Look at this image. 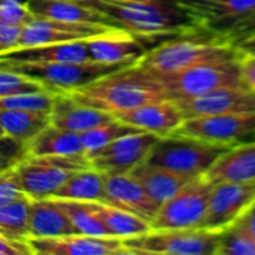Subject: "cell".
I'll list each match as a JSON object with an SVG mask.
<instances>
[{
	"instance_id": "24",
	"label": "cell",
	"mask_w": 255,
	"mask_h": 255,
	"mask_svg": "<svg viewBox=\"0 0 255 255\" xmlns=\"http://www.w3.org/2000/svg\"><path fill=\"white\" fill-rule=\"evenodd\" d=\"M78 235L64 211L54 199H31L28 211V238H57Z\"/></svg>"
},
{
	"instance_id": "5",
	"label": "cell",
	"mask_w": 255,
	"mask_h": 255,
	"mask_svg": "<svg viewBox=\"0 0 255 255\" xmlns=\"http://www.w3.org/2000/svg\"><path fill=\"white\" fill-rule=\"evenodd\" d=\"M227 146L209 143L200 139L169 134L160 137L152 146L145 163L157 166L187 178L205 175Z\"/></svg>"
},
{
	"instance_id": "38",
	"label": "cell",
	"mask_w": 255,
	"mask_h": 255,
	"mask_svg": "<svg viewBox=\"0 0 255 255\" xmlns=\"http://www.w3.org/2000/svg\"><path fill=\"white\" fill-rule=\"evenodd\" d=\"M21 28H22L21 25L0 21V52L16 48Z\"/></svg>"
},
{
	"instance_id": "18",
	"label": "cell",
	"mask_w": 255,
	"mask_h": 255,
	"mask_svg": "<svg viewBox=\"0 0 255 255\" xmlns=\"http://www.w3.org/2000/svg\"><path fill=\"white\" fill-rule=\"evenodd\" d=\"M103 203L128 211L148 223L158 211V206L149 199L140 182L130 173H103Z\"/></svg>"
},
{
	"instance_id": "16",
	"label": "cell",
	"mask_w": 255,
	"mask_h": 255,
	"mask_svg": "<svg viewBox=\"0 0 255 255\" xmlns=\"http://www.w3.org/2000/svg\"><path fill=\"white\" fill-rule=\"evenodd\" d=\"M33 255H117L128 254L123 239L111 236L67 235L57 238H27Z\"/></svg>"
},
{
	"instance_id": "1",
	"label": "cell",
	"mask_w": 255,
	"mask_h": 255,
	"mask_svg": "<svg viewBox=\"0 0 255 255\" xmlns=\"http://www.w3.org/2000/svg\"><path fill=\"white\" fill-rule=\"evenodd\" d=\"M82 3L103 12L117 27L140 36L169 39L176 34L194 36L205 31L199 15L175 0H91Z\"/></svg>"
},
{
	"instance_id": "28",
	"label": "cell",
	"mask_w": 255,
	"mask_h": 255,
	"mask_svg": "<svg viewBox=\"0 0 255 255\" xmlns=\"http://www.w3.org/2000/svg\"><path fill=\"white\" fill-rule=\"evenodd\" d=\"M51 197L82 200V202H105L103 173L94 169H85L73 173Z\"/></svg>"
},
{
	"instance_id": "7",
	"label": "cell",
	"mask_w": 255,
	"mask_h": 255,
	"mask_svg": "<svg viewBox=\"0 0 255 255\" xmlns=\"http://www.w3.org/2000/svg\"><path fill=\"white\" fill-rule=\"evenodd\" d=\"M85 154L75 155H28L15 172L22 191L31 199L51 197L73 173L90 169Z\"/></svg>"
},
{
	"instance_id": "32",
	"label": "cell",
	"mask_w": 255,
	"mask_h": 255,
	"mask_svg": "<svg viewBox=\"0 0 255 255\" xmlns=\"http://www.w3.org/2000/svg\"><path fill=\"white\" fill-rule=\"evenodd\" d=\"M139 131H143V130L136 128L133 126L126 124L115 118L109 123H105L102 126H97V127H93L90 130L79 133V137H81V142L84 146V154L87 157H90L91 154L102 149L103 146L114 142L115 139L130 134V133H139Z\"/></svg>"
},
{
	"instance_id": "21",
	"label": "cell",
	"mask_w": 255,
	"mask_h": 255,
	"mask_svg": "<svg viewBox=\"0 0 255 255\" xmlns=\"http://www.w3.org/2000/svg\"><path fill=\"white\" fill-rule=\"evenodd\" d=\"M49 120L55 127L82 133L115 120V115L78 103L67 94H55L54 105L49 112Z\"/></svg>"
},
{
	"instance_id": "41",
	"label": "cell",
	"mask_w": 255,
	"mask_h": 255,
	"mask_svg": "<svg viewBox=\"0 0 255 255\" xmlns=\"http://www.w3.org/2000/svg\"><path fill=\"white\" fill-rule=\"evenodd\" d=\"M242 229H245L251 236L255 238V200L251 203V206L242 214V217L236 221Z\"/></svg>"
},
{
	"instance_id": "9",
	"label": "cell",
	"mask_w": 255,
	"mask_h": 255,
	"mask_svg": "<svg viewBox=\"0 0 255 255\" xmlns=\"http://www.w3.org/2000/svg\"><path fill=\"white\" fill-rule=\"evenodd\" d=\"M212 185L205 175L191 179L158 208L155 217L149 221L151 230L200 229L208 211Z\"/></svg>"
},
{
	"instance_id": "45",
	"label": "cell",
	"mask_w": 255,
	"mask_h": 255,
	"mask_svg": "<svg viewBox=\"0 0 255 255\" xmlns=\"http://www.w3.org/2000/svg\"><path fill=\"white\" fill-rule=\"evenodd\" d=\"M79 1H91V0H79Z\"/></svg>"
},
{
	"instance_id": "30",
	"label": "cell",
	"mask_w": 255,
	"mask_h": 255,
	"mask_svg": "<svg viewBox=\"0 0 255 255\" xmlns=\"http://www.w3.org/2000/svg\"><path fill=\"white\" fill-rule=\"evenodd\" d=\"M55 203L64 211L72 224L76 227L78 233L90 236H109L108 229L102 223L100 217L93 208V202L82 200H69V199H55ZM112 238V236H111Z\"/></svg>"
},
{
	"instance_id": "13",
	"label": "cell",
	"mask_w": 255,
	"mask_h": 255,
	"mask_svg": "<svg viewBox=\"0 0 255 255\" xmlns=\"http://www.w3.org/2000/svg\"><path fill=\"white\" fill-rule=\"evenodd\" d=\"M255 200V182H217L212 185L203 230L221 232L235 224Z\"/></svg>"
},
{
	"instance_id": "27",
	"label": "cell",
	"mask_w": 255,
	"mask_h": 255,
	"mask_svg": "<svg viewBox=\"0 0 255 255\" xmlns=\"http://www.w3.org/2000/svg\"><path fill=\"white\" fill-rule=\"evenodd\" d=\"M93 208L100 217L105 227L108 229L109 236L112 238L126 239V238L143 235L151 230V226L146 220L128 211L115 208L108 203H100V202H93Z\"/></svg>"
},
{
	"instance_id": "3",
	"label": "cell",
	"mask_w": 255,
	"mask_h": 255,
	"mask_svg": "<svg viewBox=\"0 0 255 255\" xmlns=\"http://www.w3.org/2000/svg\"><path fill=\"white\" fill-rule=\"evenodd\" d=\"M242 51L220 37L167 39L151 48L134 66L151 76H163L211 61L239 58Z\"/></svg>"
},
{
	"instance_id": "33",
	"label": "cell",
	"mask_w": 255,
	"mask_h": 255,
	"mask_svg": "<svg viewBox=\"0 0 255 255\" xmlns=\"http://www.w3.org/2000/svg\"><path fill=\"white\" fill-rule=\"evenodd\" d=\"M215 255H255V238L235 223L218 232Z\"/></svg>"
},
{
	"instance_id": "39",
	"label": "cell",
	"mask_w": 255,
	"mask_h": 255,
	"mask_svg": "<svg viewBox=\"0 0 255 255\" xmlns=\"http://www.w3.org/2000/svg\"><path fill=\"white\" fill-rule=\"evenodd\" d=\"M239 64H241V76H242L244 87L255 93V55L242 52L239 58Z\"/></svg>"
},
{
	"instance_id": "6",
	"label": "cell",
	"mask_w": 255,
	"mask_h": 255,
	"mask_svg": "<svg viewBox=\"0 0 255 255\" xmlns=\"http://www.w3.org/2000/svg\"><path fill=\"white\" fill-rule=\"evenodd\" d=\"M128 67V64H106L99 61L84 63H0V69H9L24 75L54 94H67L85 87L109 73Z\"/></svg>"
},
{
	"instance_id": "23",
	"label": "cell",
	"mask_w": 255,
	"mask_h": 255,
	"mask_svg": "<svg viewBox=\"0 0 255 255\" xmlns=\"http://www.w3.org/2000/svg\"><path fill=\"white\" fill-rule=\"evenodd\" d=\"M36 18H48L70 22H90L117 27L109 16L79 0H24Z\"/></svg>"
},
{
	"instance_id": "40",
	"label": "cell",
	"mask_w": 255,
	"mask_h": 255,
	"mask_svg": "<svg viewBox=\"0 0 255 255\" xmlns=\"http://www.w3.org/2000/svg\"><path fill=\"white\" fill-rule=\"evenodd\" d=\"M0 255H33V251L25 242L12 241L0 235Z\"/></svg>"
},
{
	"instance_id": "8",
	"label": "cell",
	"mask_w": 255,
	"mask_h": 255,
	"mask_svg": "<svg viewBox=\"0 0 255 255\" xmlns=\"http://www.w3.org/2000/svg\"><path fill=\"white\" fill-rule=\"evenodd\" d=\"M218 233L203 229L149 230L123 239L128 254L215 255Z\"/></svg>"
},
{
	"instance_id": "19",
	"label": "cell",
	"mask_w": 255,
	"mask_h": 255,
	"mask_svg": "<svg viewBox=\"0 0 255 255\" xmlns=\"http://www.w3.org/2000/svg\"><path fill=\"white\" fill-rule=\"evenodd\" d=\"M117 120L160 137L172 134L185 120L179 106L169 100H157L115 115Z\"/></svg>"
},
{
	"instance_id": "43",
	"label": "cell",
	"mask_w": 255,
	"mask_h": 255,
	"mask_svg": "<svg viewBox=\"0 0 255 255\" xmlns=\"http://www.w3.org/2000/svg\"><path fill=\"white\" fill-rule=\"evenodd\" d=\"M176 3H179V4H182V6H187V7H190V9H193L196 13H197V10L200 9V7H203L208 1H211V0H175Z\"/></svg>"
},
{
	"instance_id": "44",
	"label": "cell",
	"mask_w": 255,
	"mask_h": 255,
	"mask_svg": "<svg viewBox=\"0 0 255 255\" xmlns=\"http://www.w3.org/2000/svg\"><path fill=\"white\" fill-rule=\"evenodd\" d=\"M4 134H6V133H4V131H3V128L0 127V136H4Z\"/></svg>"
},
{
	"instance_id": "37",
	"label": "cell",
	"mask_w": 255,
	"mask_h": 255,
	"mask_svg": "<svg viewBox=\"0 0 255 255\" xmlns=\"http://www.w3.org/2000/svg\"><path fill=\"white\" fill-rule=\"evenodd\" d=\"M24 194L15 167L0 173V206H4Z\"/></svg>"
},
{
	"instance_id": "14",
	"label": "cell",
	"mask_w": 255,
	"mask_h": 255,
	"mask_svg": "<svg viewBox=\"0 0 255 255\" xmlns=\"http://www.w3.org/2000/svg\"><path fill=\"white\" fill-rule=\"evenodd\" d=\"M161 43L158 37H148L115 27L99 36L85 39L88 55L93 61L106 64H134L151 48L148 43Z\"/></svg>"
},
{
	"instance_id": "4",
	"label": "cell",
	"mask_w": 255,
	"mask_h": 255,
	"mask_svg": "<svg viewBox=\"0 0 255 255\" xmlns=\"http://www.w3.org/2000/svg\"><path fill=\"white\" fill-rule=\"evenodd\" d=\"M241 58V57H239ZM239 58L193 66L176 73L154 76L163 85L169 100L181 103L227 87H244Z\"/></svg>"
},
{
	"instance_id": "15",
	"label": "cell",
	"mask_w": 255,
	"mask_h": 255,
	"mask_svg": "<svg viewBox=\"0 0 255 255\" xmlns=\"http://www.w3.org/2000/svg\"><path fill=\"white\" fill-rule=\"evenodd\" d=\"M112 28L115 27L105 25V24L70 22V21H57V19H48V18H34L28 24L22 25L16 48L85 40L93 36L106 33Z\"/></svg>"
},
{
	"instance_id": "17",
	"label": "cell",
	"mask_w": 255,
	"mask_h": 255,
	"mask_svg": "<svg viewBox=\"0 0 255 255\" xmlns=\"http://www.w3.org/2000/svg\"><path fill=\"white\" fill-rule=\"evenodd\" d=\"M176 105L184 118L255 112V93L245 87H227Z\"/></svg>"
},
{
	"instance_id": "34",
	"label": "cell",
	"mask_w": 255,
	"mask_h": 255,
	"mask_svg": "<svg viewBox=\"0 0 255 255\" xmlns=\"http://www.w3.org/2000/svg\"><path fill=\"white\" fill-rule=\"evenodd\" d=\"M55 94L51 91L18 93L0 97V111H36L49 114Z\"/></svg>"
},
{
	"instance_id": "2",
	"label": "cell",
	"mask_w": 255,
	"mask_h": 255,
	"mask_svg": "<svg viewBox=\"0 0 255 255\" xmlns=\"http://www.w3.org/2000/svg\"><path fill=\"white\" fill-rule=\"evenodd\" d=\"M78 103L112 115L167 99L160 81L134 64L109 73L85 87L67 93Z\"/></svg>"
},
{
	"instance_id": "35",
	"label": "cell",
	"mask_w": 255,
	"mask_h": 255,
	"mask_svg": "<svg viewBox=\"0 0 255 255\" xmlns=\"http://www.w3.org/2000/svg\"><path fill=\"white\" fill-rule=\"evenodd\" d=\"M48 91L45 87L24 75H19L9 69H0V97L18 94V93H36Z\"/></svg>"
},
{
	"instance_id": "42",
	"label": "cell",
	"mask_w": 255,
	"mask_h": 255,
	"mask_svg": "<svg viewBox=\"0 0 255 255\" xmlns=\"http://www.w3.org/2000/svg\"><path fill=\"white\" fill-rule=\"evenodd\" d=\"M242 52H247V54H254L255 55V33L248 36L247 39L241 40L238 45H236Z\"/></svg>"
},
{
	"instance_id": "29",
	"label": "cell",
	"mask_w": 255,
	"mask_h": 255,
	"mask_svg": "<svg viewBox=\"0 0 255 255\" xmlns=\"http://www.w3.org/2000/svg\"><path fill=\"white\" fill-rule=\"evenodd\" d=\"M51 124L49 114L36 111H0V127L18 140L30 143L46 126Z\"/></svg>"
},
{
	"instance_id": "36",
	"label": "cell",
	"mask_w": 255,
	"mask_h": 255,
	"mask_svg": "<svg viewBox=\"0 0 255 255\" xmlns=\"http://www.w3.org/2000/svg\"><path fill=\"white\" fill-rule=\"evenodd\" d=\"M28 157V143L10 137L7 134L0 136V173L18 166Z\"/></svg>"
},
{
	"instance_id": "11",
	"label": "cell",
	"mask_w": 255,
	"mask_h": 255,
	"mask_svg": "<svg viewBox=\"0 0 255 255\" xmlns=\"http://www.w3.org/2000/svg\"><path fill=\"white\" fill-rule=\"evenodd\" d=\"M197 15L205 31L233 45L255 33V0H211Z\"/></svg>"
},
{
	"instance_id": "25",
	"label": "cell",
	"mask_w": 255,
	"mask_h": 255,
	"mask_svg": "<svg viewBox=\"0 0 255 255\" xmlns=\"http://www.w3.org/2000/svg\"><path fill=\"white\" fill-rule=\"evenodd\" d=\"M128 173L133 175L140 182V185L143 187L149 199L158 208L164 202H167L170 197H173L185 184L194 179V178H187V176L178 175L175 172H170L157 166H151L145 161L137 164Z\"/></svg>"
},
{
	"instance_id": "10",
	"label": "cell",
	"mask_w": 255,
	"mask_h": 255,
	"mask_svg": "<svg viewBox=\"0 0 255 255\" xmlns=\"http://www.w3.org/2000/svg\"><path fill=\"white\" fill-rule=\"evenodd\" d=\"M227 148L255 142V112L185 118L172 133Z\"/></svg>"
},
{
	"instance_id": "12",
	"label": "cell",
	"mask_w": 255,
	"mask_h": 255,
	"mask_svg": "<svg viewBox=\"0 0 255 255\" xmlns=\"http://www.w3.org/2000/svg\"><path fill=\"white\" fill-rule=\"evenodd\" d=\"M158 139L160 136L149 131L121 136L91 154L90 166L100 173H128L145 161Z\"/></svg>"
},
{
	"instance_id": "22",
	"label": "cell",
	"mask_w": 255,
	"mask_h": 255,
	"mask_svg": "<svg viewBox=\"0 0 255 255\" xmlns=\"http://www.w3.org/2000/svg\"><path fill=\"white\" fill-rule=\"evenodd\" d=\"M205 176L212 182H255V142L232 146L209 167Z\"/></svg>"
},
{
	"instance_id": "26",
	"label": "cell",
	"mask_w": 255,
	"mask_h": 255,
	"mask_svg": "<svg viewBox=\"0 0 255 255\" xmlns=\"http://www.w3.org/2000/svg\"><path fill=\"white\" fill-rule=\"evenodd\" d=\"M84 154L79 133L46 126L30 143L28 155H75Z\"/></svg>"
},
{
	"instance_id": "31",
	"label": "cell",
	"mask_w": 255,
	"mask_h": 255,
	"mask_svg": "<svg viewBox=\"0 0 255 255\" xmlns=\"http://www.w3.org/2000/svg\"><path fill=\"white\" fill-rule=\"evenodd\" d=\"M31 197L24 194L19 199L0 206V235L25 242L28 238V211Z\"/></svg>"
},
{
	"instance_id": "20",
	"label": "cell",
	"mask_w": 255,
	"mask_h": 255,
	"mask_svg": "<svg viewBox=\"0 0 255 255\" xmlns=\"http://www.w3.org/2000/svg\"><path fill=\"white\" fill-rule=\"evenodd\" d=\"M93 61L85 40L13 48L0 52V63H84Z\"/></svg>"
}]
</instances>
